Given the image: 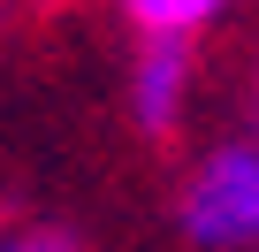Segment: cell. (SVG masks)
I'll return each mask as SVG.
<instances>
[{
    "label": "cell",
    "instance_id": "cell-1",
    "mask_svg": "<svg viewBox=\"0 0 259 252\" xmlns=\"http://www.w3.org/2000/svg\"><path fill=\"white\" fill-rule=\"evenodd\" d=\"M176 237L198 252H259V138H213L183 168Z\"/></svg>",
    "mask_w": 259,
    "mask_h": 252
},
{
    "label": "cell",
    "instance_id": "cell-2",
    "mask_svg": "<svg viewBox=\"0 0 259 252\" xmlns=\"http://www.w3.org/2000/svg\"><path fill=\"white\" fill-rule=\"evenodd\" d=\"M191 92H198V39L183 31H138L130 46V69H122V107H130V130L145 146H168L191 115Z\"/></svg>",
    "mask_w": 259,
    "mask_h": 252
},
{
    "label": "cell",
    "instance_id": "cell-3",
    "mask_svg": "<svg viewBox=\"0 0 259 252\" xmlns=\"http://www.w3.org/2000/svg\"><path fill=\"white\" fill-rule=\"evenodd\" d=\"M114 8H122L130 31H183V39H198V31L229 23L244 0H114Z\"/></svg>",
    "mask_w": 259,
    "mask_h": 252
},
{
    "label": "cell",
    "instance_id": "cell-4",
    "mask_svg": "<svg viewBox=\"0 0 259 252\" xmlns=\"http://www.w3.org/2000/svg\"><path fill=\"white\" fill-rule=\"evenodd\" d=\"M251 115H259V61H251Z\"/></svg>",
    "mask_w": 259,
    "mask_h": 252
},
{
    "label": "cell",
    "instance_id": "cell-5",
    "mask_svg": "<svg viewBox=\"0 0 259 252\" xmlns=\"http://www.w3.org/2000/svg\"><path fill=\"white\" fill-rule=\"evenodd\" d=\"M0 8H8V0H0Z\"/></svg>",
    "mask_w": 259,
    "mask_h": 252
}]
</instances>
